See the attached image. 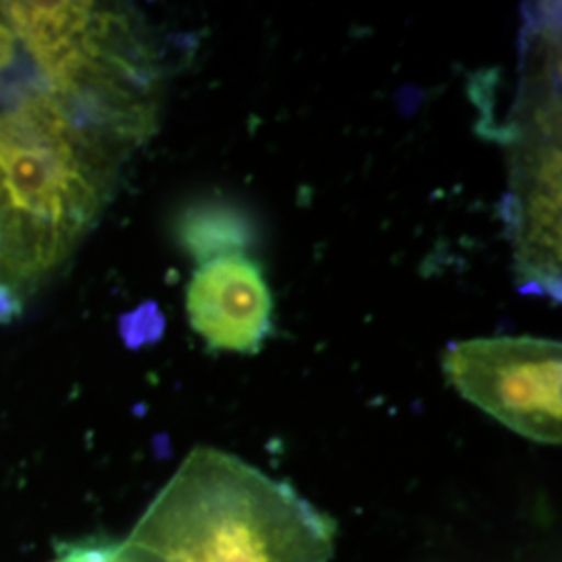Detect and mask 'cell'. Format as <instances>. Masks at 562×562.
Segmentation results:
<instances>
[{"label": "cell", "instance_id": "obj_5", "mask_svg": "<svg viewBox=\"0 0 562 562\" xmlns=\"http://www.w3.org/2000/svg\"><path fill=\"white\" fill-rule=\"evenodd\" d=\"M50 562H165L157 552L132 540L86 538L76 542H60Z\"/></svg>", "mask_w": 562, "mask_h": 562}, {"label": "cell", "instance_id": "obj_1", "mask_svg": "<svg viewBox=\"0 0 562 562\" xmlns=\"http://www.w3.org/2000/svg\"><path fill=\"white\" fill-rule=\"evenodd\" d=\"M338 525L290 483L196 446L130 538L165 562H329Z\"/></svg>", "mask_w": 562, "mask_h": 562}, {"label": "cell", "instance_id": "obj_3", "mask_svg": "<svg viewBox=\"0 0 562 562\" xmlns=\"http://www.w3.org/2000/svg\"><path fill=\"white\" fill-rule=\"evenodd\" d=\"M192 329L211 350L257 355L273 331V294L261 265L238 255L202 262L186 290Z\"/></svg>", "mask_w": 562, "mask_h": 562}, {"label": "cell", "instance_id": "obj_2", "mask_svg": "<svg viewBox=\"0 0 562 562\" xmlns=\"http://www.w3.org/2000/svg\"><path fill=\"white\" fill-rule=\"evenodd\" d=\"M446 380L522 438L561 443V341L533 336L475 338L443 352Z\"/></svg>", "mask_w": 562, "mask_h": 562}, {"label": "cell", "instance_id": "obj_4", "mask_svg": "<svg viewBox=\"0 0 562 562\" xmlns=\"http://www.w3.org/2000/svg\"><path fill=\"white\" fill-rule=\"evenodd\" d=\"M176 234L183 250L202 265L225 255L244 252V248L252 244L255 227L236 206L201 202L181 213Z\"/></svg>", "mask_w": 562, "mask_h": 562}]
</instances>
